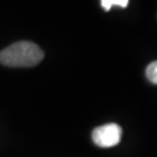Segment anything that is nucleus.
<instances>
[{
	"instance_id": "obj_1",
	"label": "nucleus",
	"mask_w": 157,
	"mask_h": 157,
	"mask_svg": "<svg viewBox=\"0 0 157 157\" xmlns=\"http://www.w3.org/2000/svg\"><path fill=\"white\" fill-rule=\"evenodd\" d=\"M43 57V50L30 41L15 42L0 51V63L11 67H35Z\"/></svg>"
},
{
	"instance_id": "obj_2",
	"label": "nucleus",
	"mask_w": 157,
	"mask_h": 157,
	"mask_svg": "<svg viewBox=\"0 0 157 157\" xmlns=\"http://www.w3.org/2000/svg\"><path fill=\"white\" fill-rule=\"evenodd\" d=\"M122 128L117 124H107L97 127L92 133V140L98 147L111 148L120 143Z\"/></svg>"
},
{
	"instance_id": "obj_3",
	"label": "nucleus",
	"mask_w": 157,
	"mask_h": 157,
	"mask_svg": "<svg viewBox=\"0 0 157 157\" xmlns=\"http://www.w3.org/2000/svg\"><path fill=\"white\" fill-rule=\"evenodd\" d=\"M101 1V7L108 12L113 6H119L121 8H126L128 6L129 0H100Z\"/></svg>"
},
{
	"instance_id": "obj_4",
	"label": "nucleus",
	"mask_w": 157,
	"mask_h": 157,
	"mask_svg": "<svg viewBox=\"0 0 157 157\" xmlns=\"http://www.w3.org/2000/svg\"><path fill=\"white\" fill-rule=\"evenodd\" d=\"M146 76L150 83L157 85V61L151 62L147 67Z\"/></svg>"
}]
</instances>
